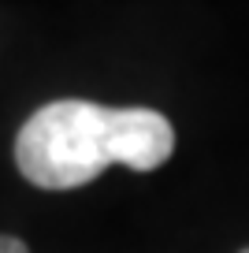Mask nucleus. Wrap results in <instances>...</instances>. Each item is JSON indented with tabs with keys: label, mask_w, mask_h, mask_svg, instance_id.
Masks as SVG:
<instances>
[{
	"label": "nucleus",
	"mask_w": 249,
	"mask_h": 253,
	"mask_svg": "<svg viewBox=\"0 0 249 253\" xmlns=\"http://www.w3.org/2000/svg\"><path fill=\"white\" fill-rule=\"evenodd\" d=\"M242 253H249V250H242Z\"/></svg>",
	"instance_id": "7ed1b4c3"
},
{
	"label": "nucleus",
	"mask_w": 249,
	"mask_h": 253,
	"mask_svg": "<svg viewBox=\"0 0 249 253\" xmlns=\"http://www.w3.org/2000/svg\"><path fill=\"white\" fill-rule=\"evenodd\" d=\"M0 253H30L23 238H11V235H0Z\"/></svg>",
	"instance_id": "f03ea898"
},
{
	"label": "nucleus",
	"mask_w": 249,
	"mask_h": 253,
	"mask_svg": "<svg viewBox=\"0 0 249 253\" xmlns=\"http://www.w3.org/2000/svg\"><path fill=\"white\" fill-rule=\"evenodd\" d=\"M175 149V126L153 108H104L93 101H52L23 123L15 164L41 190H75L108 164L153 171Z\"/></svg>",
	"instance_id": "f257e3e1"
}]
</instances>
